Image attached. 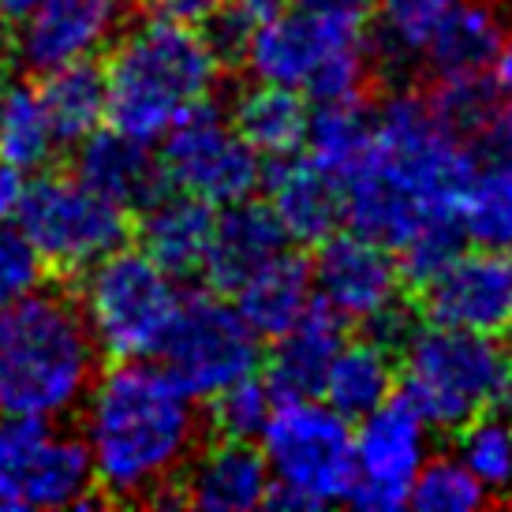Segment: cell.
<instances>
[{
	"label": "cell",
	"mask_w": 512,
	"mask_h": 512,
	"mask_svg": "<svg viewBox=\"0 0 512 512\" xmlns=\"http://www.w3.org/2000/svg\"><path fill=\"white\" fill-rule=\"evenodd\" d=\"M475 146L415 90H393L374 109V135L341 176L344 225L397 251L423 228L456 221L475 172Z\"/></svg>",
	"instance_id": "6da1fadb"
},
{
	"label": "cell",
	"mask_w": 512,
	"mask_h": 512,
	"mask_svg": "<svg viewBox=\"0 0 512 512\" xmlns=\"http://www.w3.org/2000/svg\"><path fill=\"white\" fill-rule=\"evenodd\" d=\"M79 438L105 498L172 501L169 490L202 438L199 400L165 367L113 359L79 404Z\"/></svg>",
	"instance_id": "7a4b0ae2"
},
{
	"label": "cell",
	"mask_w": 512,
	"mask_h": 512,
	"mask_svg": "<svg viewBox=\"0 0 512 512\" xmlns=\"http://www.w3.org/2000/svg\"><path fill=\"white\" fill-rule=\"evenodd\" d=\"M225 64L199 27L165 15L124 23L105 49V124L154 146L165 131L210 101Z\"/></svg>",
	"instance_id": "3957f363"
},
{
	"label": "cell",
	"mask_w": 512,
	"mask_h": 512,
	"mask_svg": "<svg viewBox=\"0 0 512 512\" xmlns=\"http://www.w3.org/2000/svg\"><path fill=\"white\" fill-rule=\"evenodd\" d=\"M98 359L75 296L42 285L0 307V415L68 419L79 412Z\"/></svg>",
	"instance_id": "277c9868"
},
{
	"label": "cell",
	"mask_w": 512,
	"mask_h": 512,
	"mask_svg": "<svg viewBox=\"0 0 512 512\" xmlns=\"http://www.w3.org/2000/svg\"><path fill=\"white\" fill-rule=\"evenodd\" d=\"M367 23L292 0L251 23L240 64L251 79L299 90L311 105L363 98L370 79Z\"/></svg>",
	"instance_id": "5b68a950"
},
{
	"label": "cell",
	"mask_w": 512,
	"mask_h": 512,
	"mask_svg": "<svg viewBox=\"0 0 512 512\" xmlns=\"http://www.w3.org/2000/svg\"><path fill=\"white\" fill-rule=\"evenodd\" d=\"M512 352L501 337L427 322L400 333V397L430 430H456L471 415L498 408L509 393Z\"/></svg>",
	"instance_id": "8992f818"
},
{
	"label": "cell",
	"mask_w": 512,
	"mask_h": 512,
	"mask_svg": "<svg viewBox=\"0 0 512 512\" xmlns=\"http://www.w3.org/2000/svg\"><path fill=\"white\" fill-rule=\"evenodd\" d=\"M258 449L270 471L273 509H329L348 498L356 449L352 419L322 397H288L273 404Z\"/></svg>",
	"instance_id": "52a82bcc"
},
{
	"label": "cell",
	"mask_w": 512,
	"mask_h": 512,
	"mask_svg": "<svg viewBox=\"0 0 512 512\" xmlns=\"http://www.w3.org/2000/svg\"><path fill=\"white\" fill-rule=\"evenodd\" d=\"M180 285L161 270L143 247H116L105 258L79 270V314L101 356L154 359L169 333Z\"/></svg>",
	"instance_id": "ba28073f"
},
{
	"label": "cell",
	"mask_w": 512,
	"mask_h": 512,
	"mask_svg": "<svg viewBox=\"0 0 512 512\" xmlns=\"http://www.w3.org/2000/svg\"><path fill=\"white\" fill-rule=\"evenodd\" d=\"M15 225L64 273L86 270L131 240V210L86 187L75 172H38L23 191Z\"/></svg>",
	"instance_id": "9c48e42d"
},
{
	"label": "cell",
	"mask_w": 512,
	"mask_h": 512,
	"mask_svg": "<svg viewBox=\"0 0 512 512\" xmlns=\"http://www.w3.org/2000/svg\"><path fill=\"white\" fill-rule=\"evenodd\" d=\"M94 468L79 434L57 419L0 415V512H60L90 505Z\"/></svg>",
	"instance_id": "30bf717a"
},
{
	"label": "cell",
	"mask_w": 512,
	"mask_h": 512,
	"mask_svg": "<svg viewBox=\"0 0 512 512\" xmlns=\"http://www.w3.org/2000/svg\"><path fill=\"white\" fill-rule=\"evenodd\" d=\"M157 143L165 187L214 210L251 199L266 176V161L247 146L232 116L214 98L180 116Z\"/></svg>",
	"instance_id": "8fae6325"
},
{
	"label": "cell",
	"mask_w": 512,
	"mask_h": 512,
	"mask_svg": "<svg viewBox=\"0 0 512 512\" xmlns=\"http://www.w3.org/2000/svg\"><path fill=\"white\" fill-rule=\"evenodd\" d=\"M157 359L191 397L210 400L232 382L258 374L262 337L221 292H187L180 296Z\"/></svg>",
	"instance_id": "7c38bea8"
},
{
	"label": "cell",
	"mask_w": 512,
	"mask_h": 512,
	"mask_svg": "<svg viewBox=\"0 0 512 512\" xmlns=\"http://www.w3.org/2000/svg\"><path fill=\"white\" fill-rule=\"evenodd\" d=\"M314 303L337 314L344 326H359L378 337H400L404 322V273L385 243L363 232H333L318 243L311 262Z\"/></svg>",
	"instance_id": "4fadbf2b"
},
{
	"label": "cell",
	"mask_w": 512,
	"mask_h": 512,
	"mask_svg": "<svg viewBox=\"0 0 512 512\" xmlns=\"http://www.w3.org/2000/svg\"><path fill=\"white\" fill-rule=\"evenodd\" d=\"M356 423L359 427H352L356 471H352V486L344 501L363 512L404 509L415 475L430 460L434 430L400 393H393Z\"/></svg>",
	"instance_id": "5bb4252c"
},
{
	"label": "cell",
	"mask_w": 512,
	"mask_h": 512,
	"mask_svg": "<svg viewBox=\"0 0 512 512\" xmlns=\"http://www.w3.org/2000/svg\"><path fill=\"white\" fill-rule=\"evenodd\" d=\"M430 322L512 337V247L456 251L423 285Z\"/></svg>",
	"instance_id": "9a60e30c"
},
{
	"label": "cell",
	"mask_w": 512,
	"mask_h": 512,
	"mask_svg": "<svg viewBox=\"0 0 512 512\" xmlns=\"http://www.w3.org/2000/svg\"><path fill=\"white\" fill-rule=\"evenodd\" d=\"M124 27V0H42L15 23L12 57L30 75L98 60Z\"/></svg>",
	"instance_id": "2e32d148"
},
{
	"label": "cell",
	"mask_w": 512,
	"mask_h": 512,
	"mask_svg": "<svg viewBox=\"0 0 512 512\" xmlns=\"http://www.w3.org/2000/svg\"><path fill=\"white\" fill-rule=\"evenodd\" d=\"M270 501V471L255 441L221 438L191 453L176 479V505L202 512H251Z\"/></svg>",
	"instance_id": "e0dca14e"
},
{
	"label": "cell",
	"mask_w": 512,
	"mask_h": 512,
	"mask_svg": "<svg viewBox=\"0 0 512 512\" xmlns=\"http://www.w3.org/2000/svg\"><path fill=\"white\" fill-rule=\"evenodd\" d=\"M262 187H266V206L273 210L277 225L285 228L288 243L318 247L344 225L341 180L307 154L273 161V169L262 176Z\"/></svg>",
	"instance_id": "ac0fdd59"
},
{
	"label": "cell",
	"mask_w": 512,
	"mask_h": 512,
	"mask_svg": "<svg viewBox=\"0 0 512 512\" xmlns=\"http://www.w3.org/2000/svg\"><path fill=\"white\" fill-rule=\"evenodd\" d=\"M75 161L72 172L86 187H94L98 195L113 199L116 206H124L131 214H139L143 206L169 191L157 157L150 154V143H139L116 128H98L94 135H86L83 143H75Z\"/></svg>",
	"instance_id": "d6986e66"
},
{
	"label": "cell",
	"mask_w": 512,
	"mask_h": 512,
	"mask_svg": "<svg viewBox=\"0 0 512 512\" xmlns=\"http://www.w3.org/2000/svg\"><path fill=\"white\" fill-rule=\"evenodd\" d=\"M285 247V228L277 225V217H273L266 202H258L251 195V199L217 210L210 251H206V262H202V277L210 281L214 292H232L258 266H266L273 255H281Z\"/></svg>",
	"instance_id": "ffe728a7"
},
{
	"label": "cell",
	"mask_w": 512,
	"mask_h": 512,
	"mask_svg": "<svg viewBox=\"0 0 512 512\" xmlns=\"http://www.w3.org/2000/svg\"><path fill=\"white\" fill-rule=\"evenodd\" d=\"M505 15L498 0H453L434 23L423 64L434 79H483L494 68Z\"/></svg>",
	"instance_id": "44dd1931"
},
{
	"label": "cell",
	"mask_w": 512,
	"mask_h": 512,
	"mask_svg": "<svg viewBox=\"0 0 512 512\" xmlns=\"http://www.w3.org/2000/svg\"><path fill=\"white\" fill-rule=\"evenodd\" d=\"M217 210L206 202L180 195V191H161L150 206L139 210V247L154 258L161 270H169L176 281L202 273L210 236H214Z\"/></svg>",
	"instance_id": "7402d4cb"
},
{
	"label": "cell",
	"mask_w": 512,
	"mask_h": 512,
	"mask_svg": "<svg viewBox=\"0 0 512 512\" xmlns=\"http://www.w3.org/2000/svg\"><path fill=\"white\" fill-rule=\"evenodd\" d=\"M344 341V322L314 303L299 322L277 333L266 359V385L277 400L288 397H318L326 370Z\"/></svg>",
	"instance_id": "603a6c76"
},
{
	"label": "cell",
	"mask_w": 512,
	"mask_h": 512,
	"mask_svg": "<svg viewBox=\"0 0 512 512\" xmlns=\"http://www.w3.org/2000/svg\"><path fill=\"white\" fill-rule=\"evenodd\" d=\"M228 296L243 314V322L255 329L262 341H273L277 333H285L292 322H299L314 307L311 262L285 247Z\"/></svg>",
	"instance_id": "cb8c5ba5"
},
{
	"label": "cell",
	"mask_w": 512,
	"mask_h": 512,
	"mask_svg": "<svg viewBox=\"0 0 512 512\" xmlns=\"http://www.w3.org/2000/svg\"><path fill=\"white\" fill-rule=\"evenodd\" d=\"M397 393V348L389 337L363 333L356 341H341L326 370L318 397L344 419H363L378 404Z\"/></svg>",
	"instance_id": "d4e9b609"
},
{
	"label": "cell",
	"mask_w": 512,
	"mask_h": 512,
	"mask_svg": "<svg viewBox=\"0 0 512 512\" xmlns=\"http://www.w3.org/2000/svg\"><path fill=\"white\" fill-rule=\"evenodd\" d=\"M228 116L262 161H281V157L303 154L307 124H311V101L299 90L255 79L247 90H240Z\"/></svg>",
	"instance_id": "484cf974"
},
{
	"label": "cell",
	"mask_w": 512,
	"mask_h": 512,
	"mask_svg": "<svg viewBox=\"0 0 512 512\" xmlns=\"http://www.w3.org/2000/svg\"><path fill=\"white\" fill-rule=\"evenodd\" d=\"M453 0H374V23H367L370 68L404 79L423 64V49L434 23Z\"/></svg>",
	"instance_id": "4316f807"
},
{
	"label": "cell",
	"mask_w": 512,
	"mask_h": 512,
	"mask_svg": "<svg viewBox=\"0 0 512 512\" xmlns=\"http://www.w3.org/2000/svg\"><path fill=\"white\" fill-rule=\"evenodd\" d=\"M38 94L60 146L83 143L86 135L105 128V75L98 60H79L42 75Z\"/></svg>",
	"instance_id": "83f0119b"
},
{
	"label": "cell",
	"mask_w": 512,
	"mask_h": 512,
	"mask_svg": "<svg viewBox=\"0 0 512 512\" xmlns=\"http://www.w3.org/2000/svg\"><path fill=\"white\" fill-rule=\"evenodd\" d=\"M370 135H374V109H367L363 98L322 101V105H311L303 154L341 180L363 157Z\"/></svg>",
	"instance_id": "f1b7e54d"
},
{
	"label": "cell",
	"mask_w": 512,
	"mask_h": 512,
	"mask_svg": "<svg viewBox=\"0 0 512 512\" xmlns=\"http://www.w3.org/2000/svg\"><path fill=\"white\" fill-rule=\"evenodd\" d=\"M456 225L475 247H512V161L475 165L456 206Z\"/></svg>",
	"instance_id": "f546056e"
},
{
	"label": "cell",
	"mask_w": 512,
	"mask_h": 512,
	"mask_svg": "<svg viewBox=\"0 0 512 512\" xmlns=\"http://www.w3.org/2000/svg\"><path fill=\"white\" fill-rule=\"evenodd\" d=\"M60 150L42 94L30 83H8L0 101V157L19 172H42Z\"/></svg>",
	"instance_id": "4dcf8cb0"
},
{
	"label": "cell",
	"mask_w": 512,
	"mask_h": 512,
	"mask_svg": "<svg viewBox=\"0 0 512 512\" xmlns=\"http://www.w3.org/2000/svg\"><path fill=\"white\" fill-rule=\"evenodd\" d=\"M453 453L486 498L512 501V415H501L498 408L471 415L464 427H456Z\"/></svg>",
	"instance_id": "1f68e13d"
},
{
	"label": "cell",
	"mask_w": 512,
	"mask_h": 512,
	"mask_svg": "<svg viewBox=\"0 0 512 512\" xmlns=\"http://www.w3.org/2000/svg\"><path fill=\"white\" fill-rule=\"evenodd\" d=\"M486 501L490 498L483 494V486L456 460V453L430 456L408 490V505L419 512H471Z\"/></svg>",
	"instance_id": "d6a6232c"
},
{
	"label": "cell",
	"mask_w": 512,
	"mask_h": 512,
	"mask_svg": "<svg viewBox=\"0 0 512 512\" xmlns=\"http://www.w3.org/2000/svg\"><path fill=\"white\" fill-rule=\"evenodd\" d=\"M210 419H214V430L221 438H243V441H258L266 419H270L273 404V389L266 385V378H240L232 382L228 389H221L217 397H210Z\"/></svg>",
	"instance_id": "836d02e7"
},
{
	"label": "cell",
	"mask_w": 512,
	"mask_h": 512,
	"mask_svg": "<svg viewBox=\"0 0 512 512\" xmlns=\"http://www.w3.org/2000/svg\"><path fill=\"white\" fill-rule=\"evenodd\" d=\"M494 90L498 86L490 83V75H483V79H434V90L427 94V101L449 128L460 131L475 146V135L483 131V124L498 105Z\"/></svg>",
	"instance_id": "e575fe53"
},
{
	"label": "cell",
	"mask_w": 512,
	"mask_h": 512,
	"mask_svg": "<svg viewBox=\"0 0 512 512\" xmlns=\"http://www.w3.org/2000/svg\"><path fill=\"white\" fill-rule=\"evenodd\" d=\"M45 273H49V262L42 258V251L27 240V232L15 221H4L0 225V307L38 292L45 285Z\"/></svg>",
	"instance_id": "d590c367"
},
{
	"label": "cell",
	"mask_w": 512,
	"mask_h": 512,
	"mask_svg": "<svg viewBox=\"0 0 512 512\" xmlns=\"http://www.w3.org/2000/svg\"><path fill=\"white\" fill-rule=\"evenodd\" d=\"M475 150L483 154V161H512V94L494 105L490 120L475 135Z\"/></svg>",
	"instance_id": "8d00e7d4"
},
{
	"label": "cell",
	"mask_w": 512,
	"mask_h": 512,
	"mask_svg": "<svg viewBox=\"0 0 512 512\" xmlns=\"http://www.w3.org/2000/svg\"><path fill=\"white\" fill-rule=\"evenodd\" d=\"M232 0H150L154 15H165V19H176V23H187V27H202L210 23L221 8H228Z\"/></svg>",
	"instance_id": "74e56055"
},
{
	"label": "cell",
	"mask_w": 512,
	"mask_h": 512,
	"mask_svg": "<svg viewBox=\"0 0 512 512\" xmlns=\"http://www.w3.org/2000/svg\"><path fill=\"white\" fill-rule=\"evenodd\" d=\"M23 191H27V172H19L15 165H8V161L0 157V225H4V221H15L19 202H23Z\"/></svg>",
	"instance_id": "f35d334b"
},
{
	"label": "cell",
	"mask_w": 512,
	"mask_h": 512,
	"mask_svg": "<svg viewBox=\"0 0 512 512\" xmlns=\"http://www.w3.org/2000/svg\"><path fill=\"white\" fill-rule=\"evenodd\" d=\"M490 83L498 86L501 94H512V23H505L498 57H494V68H490Z\"/></svg>",
	"instance_id": "ab89813d"
},
{
	"label": "cell",
	"mask_w": 512,
	"mask_h": 512,
	"mask_svg": "<svg viewBox=\"0 0 512 512\" xmlns=\"http://www.w3.org/2000/svg\"><path fill=\"white\" fill-rule=\"evenodd\" d=\"M299 4L337 15H356V19H370V12H374V0H299Z\"/></svg>",
	"instance_id": "60d3db41"
},
{
	"label": "cell",
	"mask_w": 512,
	"mask_h": 512,
	"mask_svg": "<svg viewBox=\"0 0 512 512\" xmlns=\"http://www.w3.org/2000/svg\"><path fill=\"white\" fill-rule=\"evenodd\" d=\"M232 4H236L243 15H251V19H262V15H273V12H281V8H288L292 0H232Z\"/></svg>",
	"instance_id": "b9f144b4"
},
{
	"label": "cell",
	"mask_w": 512,
	"mask_h": 512,
	"mask_svg": "<svg viewBox=\"0 0 512 512\" xmlns=\"http://www.w3.org/2000/svg\"><path fill=\"white\" fill-rule=\"evenodd\" d=\"M38 4H42V0H0V19L15 27V23H19V19H27Z\"/></svg>",
	"instance_id": "7bdbcfd3"
},
{
	"label": "cell",
	"mask_w": 512,
	"mask_h": 512,
	"mask_svg": "<svg viewBox=\"0 0 512 512\" xmlns=\"http://www.w3.org/2000/svg\"><path fill=\"white\" fill-rule=\"evenodd\" d=\"M4 90H8V75L0 72V101H4Z\"/></svg>",
	"instance_id": "ee69618b"
},
{
	"label": "cell",
	"mask_w": 512,
	"mask_h": 512,
	"mask_svg": "<svg viewBox=\"0 0 512 512\" xmlns=\"http://www.w3.org/2000/svg\"><path fill=\"white\" fill-rule=\"evenodd\" d=\"M505 400H512V374H509V393H505Z\"/></svg>",
	"instance_id": "f6af8a7d"
},
{
	"label": "cell",
	"mask_w": 512,
	"mask_h": 512,
	"mask_svg": "<svg viewBox=\"0 0 512 512\" xmlns=\"http://www.w3.org/2000/svg\"><path fill=\"white\" fill-rule=\"evenodd\" d=\"M0 45H4V19H0Z\"/></svg>",
	"instance_id": "bcb514c9"
}]
</instances>
